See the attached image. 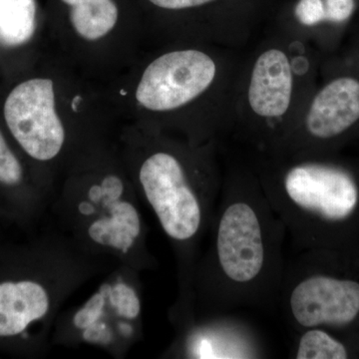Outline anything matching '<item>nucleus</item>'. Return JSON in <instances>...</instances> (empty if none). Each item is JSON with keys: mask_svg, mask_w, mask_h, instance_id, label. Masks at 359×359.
Returning a JSON list of instances; mask_svg holds the SVG:
<instances>
[{"mask_svg": "<svg viewBox=\"0 0 359 359\" xmlns=\"http://www.w3.org/2000/svg\"><path fill=\"white\" fill-rule=\"evenodd\" d=\"M177 335L168 354L197 359L261 358L254 332L247 327L224 320L221 314L200 316L176 323Z\"/></svg>", "mask_w": 359, "mask_h": 359, "instance_id": "1a4fd4ad", "label": "nucleus"}, {"mask_svg": "<svg viewBox=\"0 0 359 359\" xmlns=\"http://www.w3.org/2000/svg\"><path fill=\"white\" fill-rule=\"evenodd\" d=\"M154 6L165 9H185L204 6L214 0H149Z\"/></svg>", "mask_w": 359, "mask_h": 359, "instance_id": "f3484780", "label": "nucleus"}, {"mask_svg": "<svg viewBox=\"0 0 359 359\" xmlns=\"http://www.w3.org/2000/svg\"><path fill=\"white\" fill-rule=\"evenodd\" d=\"M48 214L52 228L85 254L141 273L157 266L148 248L141 201L134 186L114 170L70 182L53 196Z\"/></svg>", "mask_w": 359, "mask_h": 359, "instance_id": "7ed1b4c3", "label": "nucleus"}, {"mask_svg": "<svg viewBox=\"0 0 359 359\" xmlns=\"http://www.w3.org/2000/svg\"><path fill=\"white\" fill-rule=\"evenodd\" d=\"M292 92V68L283 52L271 49L257 59L249 87V102L261 117H280L289 109Z\"/></svg>", "mask_w": 359, "mask_h": 359, "instance_id": "9b49d317", "label": "nucleus"}, {"mask_svg": "<svg viewBox=\"0 0 359 359\" xmlns=\"http://www.w3.org/2000/svg\"><path fill=\"white\" fill-rule=\"evenodd\" d=\"M35 30L34 0H0V43L20 46Z\"/></svg>", "mask_w": 359, "mask_h": 359, "instance_id": "ddd939ff", "label": "nucleus"}, {"mask_svg": "<svg viewBox=\"0 0 359 359\" xmlns=\"http://www.w3.org/2000/svg\"><path fill=\"white\" fill-rule=\"evenodd\" d=\"M7 127L28 157L54 162L62 154L66 132L55 111L53 82L28 80L11 92L4 104Z\"/></svg>", "mask_w": 359, "mask_h": 359, "instance_id": "0eeeda50", "label": "nucleus"}, {"mask_svg": "<svg viewBox=\"0 0 359 359\" xmlns=\"http://www.w3.org/2000/svg\"><path fill=\"white\" fill-rule=\"evenodd\" d=\"M216 71L212 59L201 51L165 54L144 72L137 101L149 110L176 109L202 94L212 84Z\"/></svg>", "mask_w": 359, "mask_h": 359, "instance_id": "6e6552de", "label": "nucleus"}, {"mask_svg": "<svg viewBox=\"0 0 359 359\" xmlns=\"http://www.w3.org/2000/svg\"><path fill=\"white\" fill-rule=\"evenodd\" d=\"M294 244L304 250L318 224L341 223L359 204L355 180L340 168L301 163L285 172L280 188L266 196Z\"/></svg>", "mask_w": 359, "mask_h": 359, "instance_id": "39448f33", "label": "nucleus"}, {"mask_svg": "<svg viewBox=\"0 0 359 359\" xmlns=\"http://www.w3.org/2000/svg\"><path fill=\"white\" fill-rule=\"evenodd\" d=\"M285 228L266 197L231 196L217 203L209 249L191 283L192 318L264 304L282 289Z\"/></svg>", "mask_w": 359, "mask_h": 359, "instance_id": "f257e3e1", "label": "nucleus"}, {"mask_svg": "<svg viewBox=\"0 0 359 359\" xmlns=\"http://www.w3.org/2000/svg\"><path fill=\"white\" fill-rule=\"evenodd\" d=\"M359 120V81L342 77L327 84L314 98L306 128L316 138L344 133Z\"/></svg>", "mask_w": 359, "mask_h": 359, "instance_id": "9d476101", "label": "nucleus"}, {"mask_svg": "<svg viewBox=\"0 0 359 359\" xmlns=\"http://www.w3.org/2000/svg\"><path fill=\"white\" fill-rule=\"evenodd\" d=\"M0 273V342L40 354L51 344L63 304L117 264L85 254L54 230Z\"/></svg>", "mask_w": 359, "mask_h": 359, "instance_id": "f03ea898", "label": "nucleus"}, {"mask_svg": "<svg viewBox=\"0 0 359 359\" xmlns=\"http://www.w3.org/2000/svg\"><path fill=\"white\" fill-rule=\"evenodd\" d=\"M140 271L118 264L81 304L61 311L52 346L93 347L123 358L143 339Z\"/></svg>", "mask_w": 359, "mask_h": 359, "instance_id": "20e7f679", "label": "nucleus"}, {"mask_svg": "<svg viewBox=\"0 0 359 359\" xmlns=\"http://www.w3.org/2000/svg\"><path fill=\"white\" fill-rule=\"evenodd\" d=\"M280 292L285 314L299 332L346 327L359 316V283L355 280L309 273L297 263L289 273L285 271Z\"/></svg>", "mask_w": 359, "mask_h": 359, "instance_id": "423d86ee", "label": "nucleus"}, {"mask_svg": "<svg viewBox=\"0 0 359 359\" xmlns=\"http://www.w3.org/2000/svg\"><path fill=\"white\" fill-rule=\"evenodd\" d=\"M70 7V20L80 36L96 40L105 36L118 20L113 0H61Z\"/></svg>", "mask_w": 359, "mask_h": 359, "instance_id": "f8f14e48", "label": "nucleus"}, {"mask_svg": "<svg viewBox=\"0 0 359 359\" xmlns=\"http://www.w3.org/2000/svg\"><path fill=\"white\" fill-rule=\"evenodd\" d=\"M354 0H327L325 4V20L341 22L348 20L354 11Z\"/></svg>", "mask_w": 359, "mask_h": 359, "instance_id": "dca6fc26", "label": "nucleus"}, {"mask_svg": "<svg viewBox=\"0 0 359 359\" xmlns=\"http://www.w3.org/2000/svg\"><path fill=\"white\" fill-rule=\"evenodd\" d=\"M294 353L295 359H346V347L320 327L299 332Z\"/></svg>", "mask_w": 359, "mask_h": 359, "instance_id": "4468645a", "label": "nucleus"}, {"mask_svg": "<svg viewBox=\"0 0 359 359\" xmlns=\"http://www.w3.org/2000/svg\"><path fill=\"white\" fill-rule=\"evenodd\" d=\"M295 16L302 25L313 26L325 20V4L321 0H299Z\"/></svg>", "mask_w": 359, "mask_h": 359, "instance_id": "2eb2a0df", "label": "nucleus"}]
</instances>
